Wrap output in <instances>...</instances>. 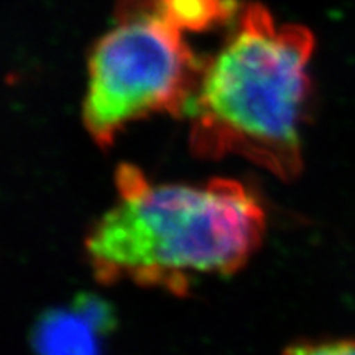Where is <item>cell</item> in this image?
<instances>
[{
	"label": "cell",
	"instance_id": "cell-4",
	"mask_svg": "<svg viewBox=\"0 0 355 355\" xmlns=\"http://www.w3.org/2000/svg\"><path fill=\"white\" fill-rule=\"evenodd\" d=\"M114 327L105 301L81 295L68 306L46 311L35 324V355H102V343Z\"/></svg>",
	"mask_w": 355,
	"mask_h": 355
},
{
	"label": "cell",
	"instance_id": "cell-2",
	"mask_svg": "<svg viewBox=\"0 0 355 355\" xmlns=\"http://www.w3.org/2000/svg\"><path fill=\"white\" fill-rule=\"evenodd\" d=\"M313 51L314 37L304 26L278 24L260 3L243 7L184 110L193 152L237 155L282 180L298 176Z\"/></svg>",
	"mask_w": 355,
	"mask_h": 355
},
{
	"label": "cell",
	"instance_id": "cell-6",
	"mask_svg": "<svg viewBox=\"0 0 355 355\" xmlns=\"http://www.w3.org/2000/svg\"><path fill=\"white\" fill-rule=\"evenodd\" d=\"M283 355H355V339L298 343L290 345Z\"/></svg>",
	"mask_w": 355,
	"mask_h": 355
},
{
	"label": "cell",
	"instance_id": "cell-1",
	"mask_svg": "<svg viewBox=\"0 0 355 355\" xmlns=\"http://www.w3.org/2000/svg\"><path fill=\"white\" fill-rule=\"evenodd\" d=\"M115 188L117 199L84 241L102 285L186 295L198 278L239 272L263 239V204L241 181L152 183L137 166L121 165Z\"/></svg>",
	"mask_w": 355,
	"mask_h": 355
},
{
	"label": "cell",
	"instance_id": "cell-3",
	"mask_svg": "<svg viewBox=\"0 0 355 355\" xmlns=\"http://www.w3.org/2000/svg\"><path fill=\"white\" fill-rule=\"evenodd\" d=\"M204 63L158 0H123L117 24L94 46L83 121L109 146L128 122L150 114L183 115Z\"/></svg>",
	"mask_w": 355,
	"mask_h": 355
},
{
	"label": "cell",
	"instance_id": "cell-5",
	"mask_svg": "<svg viewBox=\"0 0 355 355\" xmlns=\"http://www.w3.org/2000/svg\"><path fill=\"white\" fill-rule=\"evenodd\" d=\"M165 15L183 32H202L229 20L232 0H158Z\"/></svg>",
	"mask_w": 355,
	"mask_h": 355
}]
</instances>
